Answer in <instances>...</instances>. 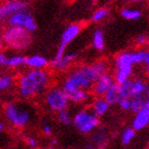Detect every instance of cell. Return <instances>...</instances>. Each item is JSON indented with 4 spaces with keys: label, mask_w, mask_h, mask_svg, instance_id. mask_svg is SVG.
<instances>
[{
    "label": "cell",
    "mask_w": 149,
    "mask_h": 149,
    "mask_svg": "<svg viewBox=\"0 0 149 149\" xmlns=\"http://www.w3.org/2000/svg\"><path fill=\"white\" fill-rule=\"evenodd\" d=\"M137 44L139 45H145V44H147L148 43V37L146 36V35H140V36L137 37Z\"/></svg>",
    "instance_id": "cell-32"
},
{
    "label": "cell",
    "mask_w": 149,
    "mask_h": 149,
    "mask_svg": "<svg viewBox=\"0 0 149 149\" xmlns=\"http://www.w3.org/2000/svg\"><path fill=\"white\" fill-rule=\"evenodd\" d=\"M35 149H40V148H35Z\"/></svg>",
    "instance_id": "cell-40"
},
{
    "label": "cell",
    "mask_w": 149,
    "mask_h": 149,
    "mask_svg": "<svg viewBox=\"0 0 149 149\" xmlns=\"http://www.w3.org/2000/svg\"><path fill=\"white\" fill-rule=\"evenodd\" d=\"M72 123L80 133L87 134L98 128L100 120L91 110H81L74 116Z\"/></svg>",
    "instance_id": "cell-5"
},
{
    "label": "cell",
    "mask_w": 149,
    "mask_h": 149,
    "mask_svg": "<svg viewBox=\"0 0 149 149\" xmlns=\"http://www.w3.org/2000/svg\"><path fill=\"white\" fill-rule=\"evenodd\" d=\"M118 104H119V107H120V109L125 110V111H129L131 108L130 99H121Z\"/></svg>",
    "instance_id": "cell-29"
},
{
    "label": "cell",
    "mask_w": 149,
    "mask_h": 149,
    "mask_svg": "<svg viewBox=\"0 0 149 149\" xmlns=\"http://www.w3.org/2000/svg\"><path fill=\"white\" fill-rule=\"evenodd\" d=\"M49 74L44 69H29L18 78V95L28 99L46 92L49 84Z\"/></svg>",
    "instance_id": "cell-1"
},
{
    "label": "cell",
    "mask_w": 149,
    "mask_h": 149,
    "mask_svg": "<svg viewBox=\"0 0 149 149\" xmlns=\"http://www.w3.org/2000/svg\"><path fill=\"white\" fill-rule=\"evenodd\" d=\"M3 128H4V125H3L2 123H1V124H0V131H2Z\"/></svg>",
    "instance_id": "cell-35"
},
{
    "label": "cell",
    "mask_w": 149,
    "mask_h": 149,
    "mask_svg": "<svg viewBox=\"0 0 149 149\" xmlns=\"http://www.w3.org/2000/svg\"><path fill=\"white\" fill-rule=\"evenodd\" d=\"M99 78V74H97L94 65L82 66L74 69V72L67 76L61 88L65 92L66 95L72 93L74 91L92 90L94 83Z\"/></svg>",
    "instance_id": "cell-2"
},
{
    "label": "cell",
    "mask_w": 149,
    "mask_h": 149,
    "mask_svg": "<svg viewBox=\"0 0 149 149\" xmlns=\"http://www.w3.org/2000/svg\"><path fill=\"white\" fill-rule=\"evenodd\" d=\"M120 14L124 18L128 19V20H135V19H139L142 16L141 11L134 9H123Z\"/></svg>",
    "instance_id": "cell-24"
},
{
    "label": "cell",
    "mask_w": 149,
    "mask_h": 149,
    "mask_svg": "<svg viewBox=\"0 0 149 149\" xmlns=\"http://www.w3.org/2000/svg\"><path fill=\"white\" fill-rule=\"evenodd\" d=\"M50 149H54V148H50Z\"/></svg>",
    "instance_id": "cell-41"
},
{
    "label": "cell",
    "mask_w": 149,
    "mask_h": 149,
    "mask_svg": "<svg viewBox=\"0 0 149 149\" xmlns=\"http://www.w3.org/2000/svg\"><path fill=\"white\" fill-rule=\"evenodd\" d=\"M77 53H66L62 59L56 61V62H51V65L56 69V70H64L68 67V65L77 58Z\"/></svg>",
    "instance_id": "cell-18"
},
{
    "label": "cell",
    "mask_w": 149,
    "mask_h": 149,
    "mask_svg": "<svg viewBox=\"0 0 149 149\" xmlns=\"http://www.w3.org/2000/svg\"><path fill=\"white\" fill-rule=\"evenodd\" d=\"M4 117L14 127L22 128L30 124L32 112L28 107L18 102H8L4 106Z\"/></svg>",
    "instance_id": "cell-3"
},
{
    "label": "cell",
    "mask_w": 149,
    "mask_h": 149,
    "mask_svg": "<svg viewBox=\"0 0 149 149\" xmlns=\"http://www.w3.org/2000/svg\"><path fill=\"white\" fill-rule=\"evenodd\" d=\"M148 149H149V144H148Z\"/></svg>",
    "instance_id": "cell-39"
},
{
    "label": "cell",
    "mask_w": 149,
    "mask_h": 149,
    "mask_svg": "<svg viewBox=\"0 0 149 149\" xmlns=\"http://www.w3.org/2000/svg\"><path fill=\"white\" fill-rule=\"evenodd\" d=\"M8 62H9V56H6L4 52L0 53V64L2 66H8Z\"/></svg>",
    "instance_id": "cell-31"
},
{
    "label": "cell",
    "mask_w": 149,
    "mask_h": 149,
    "mask_svg": "<svg viewBox=\"0 0 149 149\" xmlns=\"http://www.w3.org/2000/svg\"><path fill=\"white\" fill-rule=\"evenodd\" d=\"M2 43L12 49H26L31 43V34L25 29L9 26L2 33Z\"/></svg>",
    "instance_id": "cell-4"
},
{
    "label": "cell",
    "mask_w": 149,
    "mask_h": 149,
    "mask_svg": "<svg viewBox=\"0 0 149 149\" xmlns=\"http://www.w3.org/2000/svg\"><path fill=\"white\" fill-rule=\"evenodd\" d=\"M43 132L44 134H46L47 136H50L52 134V127L48 123H45L43 126Z\"/></svg>",
    "instance_id": "cell-30"
},
{
    "label": "cell",
    "mask_w": 149,
    "mask_h": 149,
    "mask_svg": "<svg viewBox=\"0 0 149 149\" xmlns=\"http://www.w3.org/2000/svg\"><path fill=\"white\" fill-rule=\"evenodd\" d=\"M92 144L97 149H103L108 144V137H107V131L101 128L93 134L92 136Z\"/></svg>",
    "instance_id": "cell-16"
},
{
    "label": "cell",
    "mask_w": 149,
    "mask_h": 149,
    "mask_svg": "<svg viewBox=\"0 0 149 149\" xmlns=\"http://www.w3.org/2000/svg\"><path fill=\"white\" fill-rule=\"evenodd\" d=\"M134 135H135V130H134L133 128H127V129H125L120 136L121 144H124V145L130 144L131 141L133 140Z\"/></svg>",
    "instance_id": "cell-25"
},
{
    "label": "cell",
    "mask_w": 149,
    "mask_h": 149,
    "mask_svg": "<svg viewBox=\"0 0 149 149\" xmlns=\"http://www.w3.org/2000/svg\"><path fill=\"white\" fill-rule=\"evenodd\" d=\"M51 144H52V145H56V141L52 140V141H51Z\"/></svg>",
    "instance_id": "cell-36"
},
{
    "label": "cell",
    "mask_w": 149,
    "mask_h": 149,
    "mask_svg": "<svg viewBox=\"0 0 149 149\" xmlns=\"http://www.w3.org/2000/svg\"><path fill=\"white\" fill-rule=\"evenodd\" d=\"M145 64H146L147 74H149V51H147V56H146V61H145Z\"/></svg>",
    "instance_id": "cell-33"
},
{
    "label": "cell",
    "mask_w": 149,
    "mask_h": 149,
    "mask_svg": "<svg viewBox=\"0 0 149 149\" xmlns=\"http://www.w3.org/2000/svg\"><path fill=\"white\" fill-rule=\"evenodd\" d=\"M109 15V10L106 9V8H101V9H98L96 10L95 12L93 13V15H92V20L93 22H100V20H102L104 17Z\"/></svg>",
    "instance_id": "cell-27"
},
{
    "label": "cell",
    "mask_w": 149,
    "mask_h": 149,
    "mask_svg": "<svg viewBox=\"0 0 149 149\" xmlns=\"http://www.w3.org/2000/svg\"><path fill=\"white\" fill-rule=\"evenodd\" d=\"M147 98H148V96H140V97L130 98V102H131L130 111L135 113V114L139 113L145 107V104H146Z\"/></svg>",
    "instance_id": "cell-20"
},
{
    "label": "cell",
    "mask_w": 149,
    "mask_h": 149,
    "mask_svg": "<svg viewBox=\"0 0 149 149\" xmlns=\"http://www.w3.org/2000/svg\"><path fill=\"white\" fill-rule=\"evenodd\" d=\"M130 91L131 98L146 96V94L149 91V87L146 84V82L142 79H134V80H130Z\"/></svg>",
    "instance_id": "cell-13"
},
{
    "label": "cell",
    "mask_w": 149,
    "mask_h": 149,
    "mask_svg": "<svg viewBox=\"0 0 149 149\" xmlns=\"http://www.w3.org/2000/svg\"><path fill=\"white\" fill-rule=\"evenodd\" d=\"M44 100L46 106L51 111L58 112L66 110L68 106L69 99L65 92L60 87H51L44 94Z\"/></svg>",
    "instance_id": "cell-7"
},
{
    "label": "cell",
    "mask_w": 149,
    "mask_h": 149,
    "mask_svg": "<svg viewBox=\"0 0 149 149\" xmlns=\"http://www.w3.org/2000/svg\"><path fill=\"white\" fill-rule=\"evenodd\" d=\"M14 84V78L10 74H4L0 77V91L6 92L10 90Z\"/></svg>",
    "instance_id": "cell-23"
},
{
    "label": "cell",
    "mask_w": 149,
    "mask_h": 149,
    "mask_svg": "<svg viewBox=\"0 0 149 149\" xmlns=\"http://www.w3.org/2000/svg\"><path fill=\"white\" fill-rule=\"evenodd\" d=\"M25 142L29 147H31L33 149H35V147L37 146V140L33 136H26Z\"/></svg>",
    "instance_id": "cell-28"
},
{
    "label": "cell",
    "mask_w": 149,
    "mask_h": 149,
    "mask_svg": "<svg viewBox=\"0 0 149 149\" xmlns=\"http://www.w3.org/2000/svg\"><path fill=\"white\" fill-rule=\"evenodd\" d=\"M93 46L99 51H102L104 49V36L103 32L100 29H97L93 34Z\"/></svg>",
    "instance_id": "cell-21"
},
{
    "label": "cell",
    "mask_w": 149,
    "mask_h": 149,
    "mask_svg": "<svg viewBox=\"0 0 149 149\" xmlns=\"http://www.w3.org/2000/svg\"><path fill=\"white\" fill-rule=\"evenodd\" d=\"M103 98H104V100L109 103L110 106H111V104H115V103H119V101L121 100L120 95H119V85L115 82V83L110 87V90L106 93V95L103 96Z\"/></svg>",
    "instance_id": "cell-17"
},
{
    "label": "cell",
    "mask_w": 149,
    "mask_h": 149,
    "mask_svg": "<svg viewBox=\"0 0 149 149\" xmlns=\"http://www.w3.org/2000/svg\"><path fill=\"white\" fill-rule=\"evenodd\" d=\"M27 58L22 56H9V62H8V67L10 68H18L20 66L26 65Z\"/></svg>",
    "instance_id": "cell-22"
},
{
    "label": "cell",
    "mask_w": 149,
    "mask_h": 149,
    "mask_svg": "<svg viewBox=\"0 0 149 149\" xmlns=\"http://www.w3.org/2000/svg\"><path fill=\"white\" fill-rule=\"evenodd\" d=\"M148 100H149V94H148Z\"/></svg>",
    "instance_id": "cell-38"
},
{
    "label": "cell",
    "mask_w": 149,
    "mask_h": 149,
    "mask_svg": "<svg viewBox=\"0 0 149 149\" xmlns=\"http://www.w3.org/2000/svg\"><path fill=\"white\" fill-rule=\"evenodd\" d=\"M80 31H81V26L78 25V24H72V25H69L64 30V32L62 33V36H61L59 47H58V51H56V54L54 56V59L52 60V62H56V61L61 60L63 56H65L66 54L65 51L67 46L78 36Z\"/></svg>",
    "instance_id": "cell-8"
},
{
    "label": "cell",
    "mask_w": 149,
    "mask_h": 149,
    "mask_svg": "<svg viewBox=\"0 0 149 149\" xmlns=\"http://www.w3.org/2000/svg\"><path fill=\"white\" fill-rule=\"evenodd\" d=\"M110 104L107 102L104 98H97L93 101L92 106H91V111L96 115L97 117H101L106 114L108 110H109Z\"/></svg>",
    "instance_id": "cell-15"
},
{
    "label": "cell",
    "mask_w": 149,
    "mask_h": 149,
    "mask_svg": "<svg viewBox=\"0 0 149 149\" xmlns=\"http://www.w3.org/2000/svg\"><path fill=\"white\" fill-rule=\"evenodd\" d=\"M48 64H49L48 60L38 54L28 56L26 62V66L30 69H44L48 66Z\"/></svg>",
    "instance_id": "cell-14"
},
{
    "label": "cell",
    "mask_w": 149,
    "mask_h": 149,
    "mask_svg": "<svg viewBox=\"0 0 149 149\" xmlns=\"http://www.w3.org/2000/svg\"><path fill=\"white\" fill-rule=\"evenodd\" d=\"M22 12H29V2L19 0L6 1L0 6V18L9 19L11 16Z\"/></svg>",
    "instance_id": "cell-10"
},
{
    "label": "cell",
    "mask_w": 149,
    "mask_h": 149,
    "mask_svg": "<svg viewBox=\"0 0 149 149\" xmlns=\"http://www.w3.org/2000/svg\"><path fill=\"white\" fill-rule=\"evenodd\" d=\"M147 51L139 50V51H130V52L119 53L115 59V65L119 70L132 72L133 65L145 63Z\"/></svg>",
    "instance_id": "cell-6"
},
{
    "label": "cell",
    "mask_w": 149,
    "mask_h": 149,
    "mask_svg": "<svg viewBox=\"0 0 149 149\" xmlns=\"http://www.w3.org/2000/svg\"><path fill=\"white\" fill-rule=\"evenodd\" d=\"M115 83L114 78L112 77L111 74H107L102 77H100L98 80L94 83L93 87H92V92L95 96L100 97L104 96L106 93L110 90V87Z\"/></svg>",
    "instance_id": "cell-11"
},
{
    "label": "cell",
    "mask_w": 149,
    "mask_h": 149,
    "mask_svg": "<svg viewBox=\"0 0 149 149\" xmlns=\"http://www.w3.org/2000/svg\"><path fill=\"white\" fill-rule=\"evenodd\" d=\"M147 44H148V46H149V37H148V43H147Z\"/></svg>",
    "instance_id": "cell-37"
},
{
    "label": "cell",
    "mask_w": 149,
    "mask_h": 149,
    "mask_svg": "<svg viewBox=\"0 0 149 149\" xmlns=\"http://www.w3.org/2000/svg\"><path fill=\"white\" fill-rule=\"evenodd\" d=\"M69 101L74 103H82L84 101L90 99V94L87 93V91L84 90H79V91H74L72 93L68 94L67 95Z\"/></svg>",
    "instance_id": "cell-19"
},
{
    "label": "cell",
    "mask_w": 149,
    "mask_h": 149,
    "mask_svg": "<svg viewBox=\"0 0 149 149\" xmlns=\"http://www.w3.org/2000/svg\"><path fill=\"white\" fill-rule=\"evenodd\" d=\"M149 125V106L145 104L143 109L135 114L132 121V128L134 130H142Z\"/></svg>",
    "instance_id": "cell-12"
},
{
    "label": "cell",
    "mask_w": 149,
    "mask_h": 149,
    "mask_svg": "<svg viewBox=\"0 0 149 149\" xmlns=\"http://www.w3.org/2000/svg\"><path fill=\"white\" fill-rule=\"evenodd\" d=\"M8 24H9V26H12V27H18V28L25 29L30 33L35 31L37 28L34 17L32 16L31 13L29 12L18 13V14L11 16L8 19Z\"/></svg>",
    "instance_id": "cell-9"
},
{
    "label": "cell",
    "mask_w": 149,
    "mask_h": 149,
    "mask_svg": "<svg viewBox=\"0 0 149 149\" xmlns=\"http://www.w3.org/2000/svg\"><path fill=\"white\" fill-rule=\"evenodd\" d=\"M58 120L63 125H70L72 121H74V119H72V116L69 114V112L66 110H63V111H60L58 113Z\"/></svg>",
    "instance_id": "cell-26"
},
{
    "label": "cell",
    "mask_w": 149,
    "mask_h": 149,
    "mask_svg": "<svg viewBox=\"0 0 149 149\" xmlns=\"http://www.w3.org/2000/svg\"><path fill=\"white\" fill-rule=\"evenodd\" d=\"M85 149H97V148L94 146L93 144H88V145H86V146H85Z\"/></svg>",
    "instance_id": "cell-34"
}]
</instances>
